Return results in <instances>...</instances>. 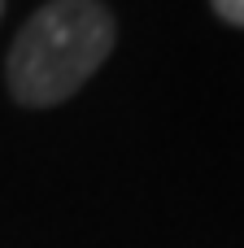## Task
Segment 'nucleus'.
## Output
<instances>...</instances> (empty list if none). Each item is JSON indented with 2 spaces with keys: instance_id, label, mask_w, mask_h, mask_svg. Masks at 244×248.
<instances>
[{
  "instance_id": "obj_1",
  "label": "nucleus",
  "mask_w": 244,
  "mask_h": 248,
  "mask_svg": "<svg viewBox=\"0 0 244 248\" xmlns=\"http://www.w3.org/2000/svg\"><path fill=\"white\" fill-rule=\"evenodd\" d=\"M118 26L100 0H48L39 4L4 61L9 96L26 109H52L70 100L114 52Z\"/></svg>"
},
{
  "instance_id": "obj_3",
  "label": "nucleus",
  "mask_w": 244,
  "mask_h": 248,
  "mask_svg": "<svg viewBox=\"0 0 244 248\" xmlns=\"http://www.w3.org/2000/svg\"><path fill=\"white\" fill-rule=\"evenodd\" d=\"M0 13H4V0H0Z\"/></svg>"
},
{
  "instance_id": "obj_2",
  "label": "nucleus",
  "mask_w": 244,
  "mask_h": 248,
  "mask_svg": "<svg viewBox=\"0 0 244 248\" xmlns=\"http://www.w3.org/2000/svg\"><path fill=\"white\" fill-rule=\"evenodd\" d=\"M210 4H214V13H218L223 22L244 26V0H210Z\"/></svg>"
}]
</instances>
